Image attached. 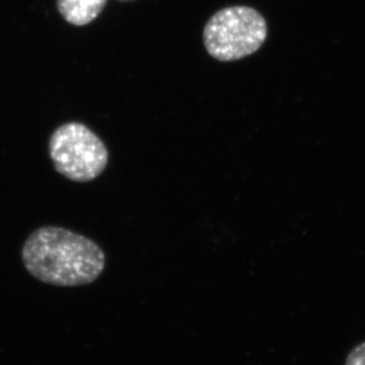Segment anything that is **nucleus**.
I'll use <instances>...</instances> for the list:
<instances>
[{
	"instance_id": "obj_1",
	"label": "nucleus",
	"mask_w": 365,
	"mask_h": 365,
	"mask_svg": "<svg viewBox=\"0 0 365 365\" xmlns=\"http://www.w3.org/2000/svg\"><path fill=\"white\" fill-rule=\"evenodd\" d=\"M21 258L36 279L50 285H88L102 274L106 255L93 240L56 226H45L26 239Z\"/></svg>"
},
{
	"instance_id": "obj_2",
	"label": "nucleus",
	"mask_w": 365,
	"mask_h": 365,
	"mask_svg": "<svg viewBox=\"0 0 365 365\" xmlns=\"http://www.w3.org/2000/svg\"><path fill=\"white\" fill-rule=\"evenodd\" d=\"M267 37V23L250 6H231L210 18L203 30V43L213 58L232 62L253 55Z\"/></svg>"
},
{
	"instance_id": "obj_3",
	"label": "nucleus",
	"mask_w": 365,
	"mask_h": 365,
	"mask_svg": "<svg viewBox=\"0 0 365 365\" xmlns=\"http://www.w3.org/2000/svg\"><path fill=\"white\" fill-rule=\"evenodd\" d=\"M48 153L56 170L75 182H89L98 178L109 159L102 140L84 124L75 122L53 131Z\"/></svg>"
},
{
	"instance_id": "obj_4",
	"label": "nucleus",
	"mask_w": 365,
	"mask_h": 365,
	"mask_svg": "<svg viewBox=\"0 0 365 365\" xmlns=\"http://www.w3.org/2000/svg\"><path fill=\"white\" fill-rule=\"evenodd\" d=\"M107 0H57L59 14L70 24H89L103 11Z\"/></svg>"
},
{
	"instance_id": "obj_5",
	"label": "nucleus",
	"mask_w": 365,
	"mask_h": 365,
	"mask_svg": "<svg viewBox=\"0 0 365 365\" xmlns=\"http://www.w3.org/2000/svg\"><path fill=\"white\" fill-rule=\"evenodd\" d=\"M345 365H365V341L352 349L345 359Z\"/></svg>"
}]
</instances>
